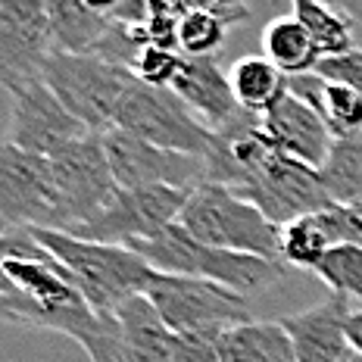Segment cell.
Listing matches in <instances>:
<instances>
[{
    "label": "cell",
    "instance_id": "28",
    "mask_svg": "<svg viewBox=\"0 0 362 362\" xmlns=\"http://www.w3.org/2000/svg\"><path fill=\"white\" fill-rule=\"evenodd\" d=\"M228 22L209 10H185L178 19V54L181 57H216L228 37Z\"/></svg>",
    "mask_w": 362,
    "mask_h": 362
},
{
    "label": "cell",
    "instance_id": "1",
    "mask_svg": "<svg viewBox=\"0 0 362 362\" xmlns=\"http://www.w3.org/2000/svg\"><path fill=\"white\" fill-rule=\"evenodd\" d=\"M72 272L47 250L32 228L0 235V325L57 331L81 344L103 325Z\"/></svg>",
    "mask_w": 362,
    "mask_h": 362
},
{
    "label": "cell",
    "instance_id": "25",
    "mask_svg": "<svg viewBox=\"0 0 362 362\" xmlns=\"http://www.w3.org/2000/svg\"><path fill=\"white\" fill-rule=\"evenodd\" d=\"M319 175L331 203H362V132L353 138H334Z\"/></svg>",
    "mask_w": 362,
    "mask_h": 362
},
{
    "label": "cell",
    "instance_id": "18",
    "mask_svg": "<svg viewBox=\"0 0 362 362\" xmlns=\"http://www.w3.org/2000/svg\"><path fill=\"white\" fill-rule=\"evenodd\" d=\"M112 334L125 362H169L175 346V331L160 319L147 293L125 300L110 313Z\"/></svg>",
    "mask_w": 362,
    "mask_h": 362
},
{
    "label": "cell",
    "instance_id": "17",
    "mask_svg": "<svg viewBox=\"0 0 362 362\" xmlns=\"http://www.w3.org/2000/svg\"><path fill=\"white\" fill-rule=\"evenodd\" d=\"M172 90L206 128H222L240 112L228 85V72L216 66V57H181V66L172 78Z\"/></svg>",
    "mask_w": 362,
    "mask_h": 362
},
{
    "label": "cell",
    "instance_id": "8",
    "mask_svg": "<svg viewBox=\"0 0 362 362\" xmlns=\"http://www.w3.org/2000/svg\"><path fill=\"white\" fill-rule=\"evenodd\" d=\"M228 191L259 206L275 225H288L300 216H313L334 206L322 185L319 169L293 160L275 147L247 172V178L238 187H228Z\"/></svg>",
    "mask_w": 362,
    "mask_h": 362
},
{
    "label": "cell",
    "instance_id": "2",
    "mask_svg": "<svg viewBox=\"0 0 362 362\" xmlns=\"http://www.w3.org/2000/svg\"><path fill=\"white\" fill-rule=\"evenodd\" d=\"M141 259L153 272L163 275H185V278H203V281H216L222 288L240 293V297H256L266 293L288 278V266L275 259H262L253 253H235V250H218L194 240L185 228L175 222L156 238L134 240L128 244Z\"/></svg>",
    "mask_w": 362,
    "mask_h": 362
},
{
    "label": "cell",
    "instance_id": "3",
    "mask_svg": "<svg viewBox=\"0 0 362 362\" xmlns=\"http://www.w3.org/2000/svg\"><path fill=\"white\" fill-rule=\"evenodd\" d=\"M47 244V250L72 272L78 291L85 293L97 315H110L125 300L147 291L156 272L147 266L134 250L119 244H100V240L75 238L66 231L32 228Z\"/></svg>",
    "mask_w": 362,
    "mask_h": 362
},
{
    "label": "cell",
    "instance_id": "27",
    "mask_svg": "<svg viewBox=\"0 0 362 362\" xmlns=\"http://www.w3.org/2000/svg\"><path fill=\"white\" fill-rule=\"evenodd\" d=\"M334 297H344L350 303H362V247L350 240H337L328 247L322 262L313 269Z\"/></svg>",
    "mask_w": 362,
    "mask_h": 362
},
{
    "label": "cell",
    "instance_id": "7",
    "mask_svg": "<svg viewBox=\"0 0 362 362\" xmlns=\"http://www.w3.org/2000/svg\"><path fill=\"white\" fill-rule=\"evenodd\" d=\"M112 128L134 134V138L147 141V144L194 156H206L209 144H213V128L203 125L178 100L175 90L144 85L141 78H132L122 103H119Z\"/></svg>",
    "mask_w": 362,
    "mask_h": 362
},
{
    "label": "cell",
    "instance_id": "13",
    "mask_svg": "<svg viewBox=\"0 0 362 362\" xmlns=\"http://www.w3.org/2000/svg\"><path fill=\"white\" fill-rule=\"evenodd\" d=\"M103 147L119 187H181L194 191L206 181V156L178 153L125 134L119 128L103 132Z\"/></svg>",
    "mask_w": 362,
    "mask_h": 362
},
{
    "label": "cell",
    "instance_id": "29",
    "mask_svg": "<svg viewBox=\"0 0 362 362\" xmlns=\"http://www.w3.org/2000/svg\"><path fill=\"white\" fill-rule=\"evenodd\" d=\"M178 66H181V54H178V50L147 44V47H141L138 57H134L132 72H134V78H141L144 85L169 88L172 78H175V72H178Z\"/></svg>",
    "mask_w": 362,
    "mask_h": 362
},
{
    "label": "cell",
    "instance_id": "16",
    "mask_svg": "<svg viewBox=\"0 0 362 362\" xmlns=\"http://www.w3.org/2000/svg\"><path fill=\"white\" fill-rule=\"evenodd\" d=\"M350 313V300L331 293L322 303L281 319L293 353H297V362H344V356L350 353V341H346Z\"/></svg>",
    "mask_w": 362,
    "mask_h": 362
},
{
    "label": "cell",
    "instance_id": "35",
    "mask_svg": "<svg viewBox=\"0 0 362 362\" xmlns=\"http://www.w3.org/2000/svg\"><path fill=\"white\" fill-rule=\"evenodd\" d=\"M346 341H350V350L362 356V309H353L346 319Z\"/></svg>",
    "mask_w": 362,
    "mask_h": 362
},
{
    "label": "cell",
    "instance_id": "5",
    "mask_svg": "<svg viewBox=\"0 0 362 362\" xmlns=\"http://www.w3.org/2000/svg\"><path fill=\"white\" fill-rule=\"evenodd\" d=\"M132 78V69L94 54H50L41 75V81L54 90L57 100L90 132L112 128Z\"/></svg>",
    "mask_w": 362,
    "mask_h": 362
},
{
    "label": "cell",
    "instance_id": "10",
    "mask_svg": "<svg viewBox=\"0 0 362 362\" xmlns=\"http://www.w3.org/2000/svg\"><path fill=\"white\" fill-rule=\"evenodd\" d=\"M0 218L10 228L59 231V194L50 156L0 144Z\"/></svg>",
    "mask_w": 362,
    "mask_h": 362
},
{
    "label": "cell",
    "instance_id": "11",
    "mask_svg": "<svg viewBox=\"0 0 362 362\" xmlns=\"http://www.w3.org/2000/svg\"><path fill=\"white\" fill-rule=\"evenodd\" d=\"M187 194L191 191H181V187H119L116 197L72 235L119 247L156 238L178 222Z\"/></svg>",
    "mask_w": 362,
    "mask_h": 362
},
{
    "label": "cell",
    "instance_id": "33",
    "mask_svg": "<svg viewBox=\"0 0 362 362\" xmlns=\"http://www.w3.org/2000/svg\"><path fill=\"white\" fill-rule=\"evenodd\" d=\"M194 6L216 13V16L225 19L228 25H238V22L250 19V6H247V0H191V10Z\"/></svg>",
    "mask_w": 362,
    "mask_h": 362
},
{
    "label": "cell",
    "instance_id": "26",
    "mask_svg": "<svg viewBox=\"0 0 362 362\" xmlns=\"http://www.w3.org/2000/svg\"><path fill=\"white\" fill-rule=\"evenodd\" d=\"M331 247V235L325 231L319 213L300 216L281 225V262L300 272H313Z\"/></svg>",
    "mask_w": 362,
    "mask_h": 362
},
{
    "label": "cell",
    "instance_id": "36",
    "mask_svg": "<svg viewBox=\"0 0 362 362\" xmlns=\"http://www.w3.org/2000/svg\"><path fill=\"white\" fill-rule=\"evenodd\" d=\"M344 362H362V356H359V353H353V350H350V353L344 356Z\"/></svg>",
    "mask_w": 362,
    "mask_h": 362
},
{
    "label": "cell",
    "instance_id": "21",
    "mask_svg": "<svg viewBox=\"0 0 362 362\" xmlns=\"http://www.w3.org/2000/svg\"><path fill=\"white\" fill-rule=\"evenodd\" d=\"M54 54H94L110 35L112 16L88 10L78 0H47Z\"/></svg>",
    "mask_w": 362,
    "mask_h": 362
},
{
    "label": "cell",
    "instance_id": "31",
    "mask_svg": "<svg viewBox=\"0 0 362 362\" xmlns=\"http://www.w3.org/2000/svg\"><path fill=\"white\" fill-rule=\"evenodd\" d=\"M315 72H319L322 78L341 81V85H346V88H353V90H359L362 94V50L359 47L346 50V54H341V57L319 59Z\"/></svg>",
    "mask_w": 362,
    "mask_h": 362
},
{
    "label": "cell",
    "instance_id": "14",
    "mask_svg": "<svg viewBox=\"0 0 362 362\" xmlns=\"http://www.w3.org/2000/svg\"><path fill=\"white\" fill-rule=\"evenodd\" d=\"M90 128L81 125L44 81H35L25 90L13 94L10 134H6L10 144L28 150V153L54 156L63 147H69L72 141L85 138Z\"/></svg>",
    "mask_w": 362,
    "mask_h": 362
},
{
    "label": "cell",
    "instance_id": "34",
    "mask_svg": "<svg viewBox=\"0 0 362 362\" xmlns=\"http://www.w3.org/2000/svg\"><path fill=\"white\" fill-rule=\"evenodd\" d=\"M325 4L334 6L341 16L350 22V25H359L362 28V0H325Z\"/></svg>",
    "mask_w": 362,
    "mask_h": 362
},
{
    "label": "cell",
    "instance_id": "12",
    "mask_svg": "<svg viewBox=\"0 0 362 362\" xmlns=\"http://www.w3.org/2000/svg\"><path fill=\"white\" fill-rule=\"evenodd\" d=\"M50 54L47 0H0V88L19 94L41 81Z\"/></svg>",
    "mask_w": 362,
    "mask_h": 362
},
{
    "label": "cell",
    "instance_id": "6",
    "mask_svg": "<svg viewBox=\"0 0 362 362\" xmlns=\"http://www.w3.org/2000/svg\"><path fill=\"white\" fill-rule=\"evenodd\" d=\"M144 293L175 334H191V331L222 334L225 328L244 325L253 319L250 300L216 281H203V278L156 272Z\"/></svg>",
    "mask_w": 362,
    "mask_h": 362
},
{
    "label": "cell",
    "instance_id": "15",
    "mask_svg": "<svg viewBox=\"0 0 362 362\" xmlns=\"http://www.w3.org/2000/svg\"><path fill=\"white\" fill-rule=\"evenodd\" d=\"M259 128L266 132L272 147L281 153L293 156V160L322 169L328 163V153L334 147V134L325 125V119L319 116L306 100H300L297 94L284 90L272 107L259 116Z\"/></svg>",
    "mask_w": 362,
    "mask_h": 362
},
{
    "label": "cell",
    "instance_id": "30",
    "mask_svg": "<svg viewBox=\"0 0 362 362\" xmlns=\"http://www.w3.org/2000/svg\"><path fill=\"white\" fill-rule=\"evenodd\" d=\"M319 216L331 235V244L350 240V244L362 247V203H334V206L322 209Z\"/></svg>",
    "mask_w": 362,
    "mask_h": 362
},
{
    "label": "cell",
    "instance_id": "24",
    "mask_svg": "<svg viewBox=\"0 0 362 362\" xmlns=\"http://www.w3.org/2000/svg\"><path fill=\"white\" fill-rule=\"evenodd\" d=\"M291 16L306 28L319 57H341L353 50V25L325 0H291Z\"/></svg>",
    "mask_w": 362,
    "mask_h": 362
},
{
    "label": "cell",
    "instance_id": "20",
    "mask_svg": "<svg viewBox=\"0 0 362 362\" xmlns=\"http://www.w3.org/2000/svg\"><path fill=\"white\" fill-rule=\"evenodd\" d=\"M218 359L222 362H297L293 344L281 322H244L218 334Z\"/></svg>",
    "mask_w": 362,
    "mask_h": 362
},
{
    "label": "cell",
    "instance_id": "23",
    "mask_svg": "<svg viewBox=\"0 0 362 362\" xmlns=\"http://www.w3.org/2000/svg\"><path fill=\"white\" fill-rule=\"evenodd\" d=\"M228 85H231V94H235L240 110L262 116V112L288 90V78L262 54H253V57H240L231 63Z\"/></svg>",
    "mask_w": 362,
    "mask_h": 362
},
{
    "label": "cell",
    "instance_id": "32",
    "mask_svg": "<svg viewBox=\"0 0 362 362\" xmlns=\"http://www.w3.org/2000/svg\"><path fill=\"white\" fill-rule=\"evenodd\" d=\"M216 341L218 334H203V331L175 334V346H172L169 362H222Z\"/></svg>",
    "mask_w": 362,
    "mask_h": 362
},
{
    "label": "cell",
    "instance_id": "9",
    "mask_svg": "<svg viewBox=\"0 0 362 362\" xmlns=\"http://www.w3.org/2000/svg\"><path fill=\"white\" fill-rule=\"evenodd\" d=\"M59 194V231L81 228L119 194L116 175L110 169V156L103 147V132H88L72 141L59 153L50 156Z\"/></svg>",
    "mask_w": 362,
    "mask_h": 362
},
{
    "label": "cell",
    "instance_id": "19",
    "mask_svg": "<svg viewBox=\"0 0 362 362\" xmlns=\"http://www.w3.org/2000/svg\"><path fill=\"white\" fill-rule=\"evenodd\" d=\"M288 90L306 100L309 107L325 119L334 138H353L362 132V94L341 81H328L319 72L288 78Z\"/></svg>",
    "mask_w": 362,
    "mask_h": 362
},
{
    "label": "cell",
    "instance_id": "22",
    "mask_svg": "<svg viewBox=\"0 0 362 362\" xmlns=\"http://www.w3.org/2000/svg\"><path fill=\"white\" fill-rule=\"evenodd\" d=\"M262 57L275 66L284 78H297V75H309L319 66V50L313 47L306 28L300 25L293 16H275L262 28Z\"/></svg>",
    "mask_w": 362,
    "mask_h": 362
},
{
    "label": "cell",
    "instance_id": "4",
    "mask_svg": "<svg viewBox=\"0 0 362 362\" xmlns=\"http://www.w3.org/2000/svg\"><path fill=\"white\" fill-rule=\"evenodd\" d=\"M178 225L206 247L281 262V225H275L259 206L238 197L225 185L203 181L194 187L178 216Z\"/></svg>",
    "mask_w": 362,
    "mask_h": 362
},
{
    "label": "cell",
    "instance_id": "37",
    "mask_svg": "<svg viewBox=\"0 0 362 362\" xmlns=\"http://www.w3.org/2000/svg\"><path fill=\"white\" fill-rule=\"evenodd\" d=\"M6 228H10V225H6V222H4V218H0V235H4V231H6Z\"/></svg>",
    "mask_w": 362,
    "mask_h": 362
}]
</instances>
